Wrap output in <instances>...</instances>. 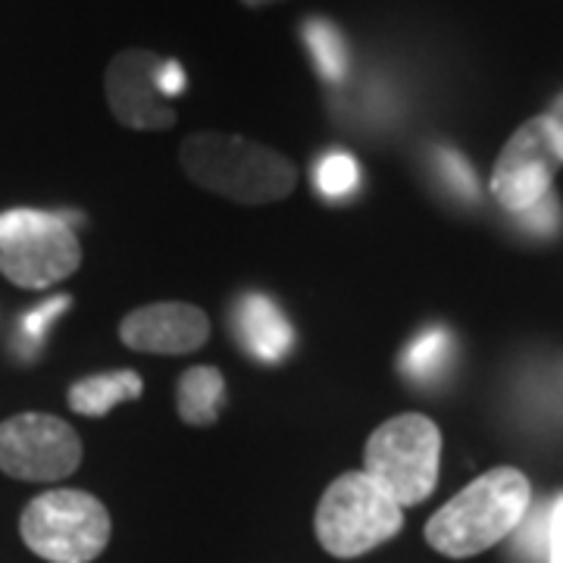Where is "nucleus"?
<instances>
[{
	"mask_svg": "<svg viewBox=\"0 0 563 563\" xmlns=\"http://www.w3.org/2000/svg\"><path fill=\"white\" fill-rule=\"evenodd\" d=\"M435 169L444 179V185L463 198V201H476L479 198V181H476V173L473 166L463 161L457 151H435Z\"/></svg>",
	"mask_w": 563,
	"mask_h": 563,
	"instance_id": "nucleus-19",
	"label": "nucleus"
},
{
	"mask_svg": "<svg viewBox=\"0 0 563 563\" xmlns=\"http://www.w3.org/2000/svg\"><path fill=\"white\" fill-rule=\"evenodd\" d=\"M141 376L132 369H113L101 376H88L69 388V407L81 417H107L113 407L141 398Z\"/></svg>",
	"mask_w": 563,
	"mask_h": 563,
	"instance_id": "nucleus-13",
	"label": "nucleus"
},
{
	"mask_svg": "<svg viewBox=\"0 0 563 563\" xmlns=\"http://www.w3.org/2000/svg\"><path fill=\"white\" fill-rule=\"evenodd\" d=\"M548 563H563V492L551 498L548 514Z\"/></svg>",
	"mask_w": 563,
	"mask_h": 563,
	"instance_id": "nucleus-21",
	"label": "nucleus"
},
{
	"mask_svg": "<svg viewBox=\"0 0 563 563\" xmlns=\"http://www.w3.org/2000/svg\"><path fill=\"white\" fill-rule=\"evenodd\" d=\"M163 57L144 47L120 51L107 63L103 73V95L110 103V113L139 132H163L176 125V110L161 91Z\"/></svg>",
	"mask_w": 563,
	"mask_h": 563,
	"instance_id": "nucleus-9",
	"label": "nucleus"
},
{
	"mask_svg": "<svg viewBox=\"0 0 563 563\" xmlns=\"http://www.w3.org/2000/svg\"><path fill=\"white\" fill-rule=\"evenodd\" d=\"M113 520L95 495L54 488L25 504L20 536L32 554L47 563H91L110 544Z\"/></svg>",
	"mask_w": 563,
	"mask_h": 563,
	"instance_id": "nucleus-4",
	"label": "nucleus"
},
{
	"mask_svg": "<svg viewBox=\"0 0 563 563\" xmlns=\"http://www.w3.org/2000/svg\"><path fill=\"white\" fill-rule=\"evenodd\" d=\"M357 185H361V166L351 154L332 151L317 163V188L325 198H332V201L351 198L357 191Z\"/></svg>",
	"mask_w": 563,
	"mask_h": 563,
	"instance_id": "nucleus-17",
	"label": "nucleus"
},
{
	"mask_svg": "<svg viewBox=\"0 0 563 563\" xmlns=\"http://www.w3.org/2000/svg\"><path fill=\"white\" fill-rule=\"evenodd\" d=\"M247 3H261V0H247Z\"/></svg>",
	"mask_w": 563,
	"mask_h": 563,
	"instance_id": "nucleus-24",
	"label": "nucleus"
},
{
	"mask_svg": "<svg viewBox=\"0 0 563 563\" xmlns=\"http://www.w3.org/2000/svg\"><path fill=\"white\" fill-rule=\"evenodd\" d=\"M161 91L173 101L185 91V69L176 60H163L161 66Z\"/></svg>",
	"mask_w": 563,
	"mask_h": 563,
	"instance_id": "nucleus-22",
	"label": "nucleus"
},
{
	"mask_svg": "<svg viewBox=\"0 0 563 563\" xmlns=\"http://www.w3.org/2000/svg\"><path fill=\"white\" fill-rule=\"evenodd\" d=\"M548 122L554 125V135H558V141H561V157H563V91L551 101V107H548Z\"/></svg>",
	"mask_w": 563,
	"mask_h": 563,
	"instance_id": "nucleus-23",
	"label": "nucleus"
},
{
	"mask_svg": "<svg viewBox=\"0 0 563 563\" xmlns=\"http://www.w3.org/2000/svg\"><path fill=\"white\" fill-rule=\"evenodd\" d=\"M442 432L422 413H401L383 422L363 451V473L398 507H417L439 483Z\"/></svg>",
	"mask_w": 563,
	"mask_h": 563,
	"instance_id": "nucleus-3",
	"label": "nucleus"
},
{
	"mask_svg": "<svg viewBox=\"0 0 563 563\" xmlns=\"http://www.w3.org/2000/svg\"><path fill=\"white\" fill-rule=\"evenodd\" d=\"M563 166L561 141L548 117L523 122L498 154L492 169V195L507 213H523L554 191V176Z\"/></svg>",
	"mask_w": 563,
	"mask_h": 563,
	"instance_id": "nucleus-8",
	"label": "nucleus"
},
{
	"mask_svg": "<svg viewBox=\"0 0 563 563\" xmlns=\"http://www.w3.org/2000/svg\"><path fill=\"white\" fill-rule=\"evenodd\" d=\"M313 526L325 554L354 561L401 532L404 507L366 473H344L322 492Z\"/></svg>",
	"mask_w": 563,
	"mask_h": 563,
	"instance_id": "nucleus-5",
	"label": "nucleus"
},
{
	"mask_svg": "<svg viewBox=\"0 0 563 563\" xmlns=\"http://www.w3.org/2000/svg\"><path fill=\"white\" fill-rule=\"evenodd\" d=\"M232 320H235V332H239L244 347L251 351V357L276 363L291 351L295 332L285 320V313L269 298L244 295L242 301L235 303Z\"/></svg>",
	"mask_w": 563,
	"mask_h": 563,
	"instance_id": "nucleus-11",
	"label": "nucleus"
},
{
	"mask_svg": "<svg viewBox=\"0 0 563 563\" xmlns=\"http://www.w3.org/2000/svg\"><path fill=\"white\" fill-rule=\"evenodd\" d=\"M548 514H551V501L529 504L520 526L510 532L514 554L523 563H548Z\"/></svg>",
	"mask_w": 563,
	"mask_h": 563,
	"instance_id": "nucleus-16",
	"label": "nucleus"
},
{
	"mask_svg": "<svg viewBox=\"0 0 563 563\" xmlns=\"http://www.w3.org/2000/svg\"><path fill=\"white\" fill-rule=\"evenodd\" d=\"M532 504L526 473L514 466L488 470L432 514L426 523V542L444 558L466 561L504 542Z\"/></svg>",
	"mask_w": 563,
	"mask_h": 563,
	"instance_id": "nucleus-2",
	"label": "nucleus"
},
{
	"mask_svg": "<svg viewBox=\"0 0 563 563\" xmlns=\"http://www.w3.org/2000/svg\"><path fill=\"white\" fill-rule=\"evenodd\" d=\"M454 357V339L442 325H432L420 332L413 342L404 347V373L413 383H432L444 373V366Z\"/></svg>",
	"mask_w": 563,
	"mask_h": 563,
	"instance_id": "nucleus-14",
	"label": "nucleus"
},
{
	"mask_svg": "<svg viewBox=\"0 0 563 563\" xmlns=\"http://www.w3.org/2000/svg\"><path fill=\"white\" fill-rule=\"evenodd\" d=\"M303 41L325 81H342L347 76V47L342 32L322 20L303 22Z\"/></svg>",
	"mask_w": 563,
	"mask_h": 563,
	"instance_id": "nucleus-15",
	"label": "nucleus"
},
{
	"mask_svg": "<svg viewBox=\"0 0 563 563\" xmlns=\"http://www.w3.org/2000/svg\"><path fill=\"white\" fill-rule=\"evenodd\" d=\"M517 220H520V225H523L526 232H532V235H539V239H551V235L561 232L563 225L561 198H558L554 191H548L542 201L532 203L523 213H517Z\"/></svg>",
	"mask_w": 563,
	"mask_h": 563,
	"instance_id": "nucleus-20",
	"label": "nucleus"
},
{
	"mask_svg": "<svg viewBox=\"0 0 563 563\" xmlns=\"http://www.w3.org/2000/svg\"><path fill=\"white\" fill-rule=\"evenodd\" d=\"M81 266V244L60 213L16 207L0 213V273L20 288H47Z\"/></svg>",
	"mask_w": 563,
	"mask_h": 563,
	"instance_id": "nucleus-6",
	"label": "nucleus"
},
{
	"mask_svg": "<svg viewBox=\"0 0 563 563\" xmlns=\"http://www.w3.org/2000/svg\"><path fill=\"white\" fill-rule=\"evenodd\" d=\"M120 339L139 354H191L210 339V320L201 307L185 301L144 303L120 322Z\"/></svg>",
	"mask_w": 563,
	"mask_h": 563,
	"instance_id": "nucleus-10",
	"label": "nucleus"
},
{
	"mask_svg": "<svg viewBox=\"0 0 563 563\" xmlns=\"http://www.w3.org/2000/svg\"><path fill=\"white\" fill-rule=\"evenodd\" d=\"M79 432L51 413H20L0 422V470L22 483H54L79 470Z\"/></svg>",
	"mask_w": 563,
	"mask_h": 563,
	"instance_id": "nucleus-7",
	"label": "nucleus"
},
{
	"mask_svg": "<svg viewBox=\"0 0 563 563\" xmlns=\"http://www.w3.org/2000/svg\"><path fill=\"white\" fill-rule=\"evenodd\" d=\"M73 303L69 295H60V298H51V301H44L35 310H29L20 322V339H22V351H29V354H35L44 342V335H47V329L54 325V320L60 317L63 310Z\"/></svg>",
	"mask_w": 563,
	"mask_h": 563,
	"instance_id": "nucleus-18",
	"label": "nucleus"
},
{
	"mask_svg": "<svg viewBox=\"0 0 563 563\" xmlns=\"http://www.w3.org/2000/svg\"><path fill=\"white\" fill-rule=\"evenodd\" d=\"M225 404V379L217 366H191L176 385V413L188 426H213Z\"/></svg>",
	"mask_w": 563,
	"mask_h": 563,
	"instance_id": "nucleus-12",
	"label": "nucleus"
},
{
	"mask_svg": "<svg viewBox=\"0 0 563 563\" xmlns=\"http://www.w3.org/2000/svg\"><path fill=\"white\" fill-rule=\"evenodd\" d=\"M179 163L198 188L244 207L282 201L298 185V166L285 154L225 132L188 135L179 147Z\"/></svg>",
	"mask_w": 563,
	"mask_h": 563,
	"instance_id": "nucleus-1",
	"label": "nucleus"
}]
</instances>
